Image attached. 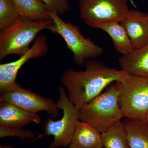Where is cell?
<instances>
[{"mask_svg": "<svg viewBox=\"0 0 148 148\" xmlns=\"http://www.w3.org/2000/svg\"><path fill=\"white\" fill-rule=\"evenodd\" d=\"M101 134L103 148H130L121 121Z\"/></svg>", "mask_w": 148, "mask_h": 148, "instance_id": "17", "label": "cell"}, {"mask_svg": "<svg viewBox=\"0 0 148 148\" xmlns=\"http://www.w3.org/2000/svg\"><path fill=\"white\" fill-rule=\"evenodd\" d=\"M59 97L57 102L59 109L63 111V116L57 121L48 119L43 124L46 135H52L53 141L49 148L65 147L69 146L78 121L79 110L72 103L62 86L58 87Z\"/></svg>", "mask_w": 148, "mask_h": 148, "instance_id": "6", "label": "cell"}, {"mask_svg": "<svg viewBox=\"0 0 148 148\" xmlns=\"http://www.w3.org/2000/svg\"><path fill=\"white\" fill-rule=\"evenodd\" d=\"M0 148H14L10 145H1Z\"/></svg>", "mask_w": 148, "mask_h": 148, "instance_id": "21", "label": "cell"}, {"mask_svg": "<svg viewBox=\"0 0 148 148\" xmlns=\"http://www.w3.org/2000/svg\"><path fill=\"white\" fill-rule=\"evenodd\" d=\"M35 133L29 130L21 127H5L0 126V138L8 137H17L22 139L34 138Z\"/></svg>", "mask_w": 148, "mask_h": 148, "instance_id": "19", "label": "cell"}, {"mask_svg": "<svg viewBox=\"0 0 148 148\" xmlns=\"http://www.w3.org/2000/svg\"><path fill=\"white\" fill-rule=\"evenodd\" d=\"M116 84H111L104 92L79 110V120L86 123L101 133L121 121L125 117L119 103Z\"/></svg>", "mask_w": 148, "mask_h": 148, "instance_id": "2", "label": "cell"}, {"mask_svg": "<svg viewBox=\"0 0 148 148\" xmlns=\"http://www.w3.org/2000/svg\"><path fill=\"white\" fill-rule=\"evenodd\" d=\"M48 45L46 38L40 36L35 39L34 44L27 53L17 60L0 65L1 94L12 90L17 86V74L22 66L30 59L42 57L48 52Z\"/></svg>", "mask_w": 148, "mask_h": 148, "instance_id": "9", "label": "cell"}, {"mask_svg": "<svg viewBox=\"0 0 148 148\" xmlns=\"http://www.w3.org/2000/svg\"><path fill=\"white\" fill-rule=\"evenodd\" d=\"M115 83L119 90V103L124 117L146 120L148 112L147 79L129 74L124 80Z\"/></svg>", "mask_w": 148, "mask_h": 148, "instance_id": "5", "label": "cell"}, {"mask_svg": "<svg viewBox=\"0 0 148 148\" xmlns=\"http://www.w3.org/2000/svg\"><path fill=\"white\" fill-rule=\"evenodd\" d=\"M70 148H103L101 134L86 123L79 120Z\"/></svg>", "mask_w": 148, "mask_h": 148, "instance_id": "13", "label": "cell"}, {"mask_svg": "<svg viewBox=\"0 0 148 148\" xmlns=\"http://www.w3.org/2000/svg\"><path fill=\"white\" fill-rule=\"evenodd\" d=\"M118 61L122 70L130 75L148 77V43L121 56Z\"/></svg>", "mask_w": 148, "mask_h": 148, "instance_id": "12", "label": "cell"}, {"mask_svg": "<svg viewBox=\"0 0 148 148\" xmlns=\"http://www.w3.org/2000/svg\"><path fill=\"white\" fill-rule=\"evenodd\" d=\"M19 16L33 21L51 20L49 10L40 0H13Z\"/></svg>", "mask_w": 148, "mask_h": 148, "instance_id": "16", "label": "cell"}, {"mask_svg": "<svg viewBox=\"0 0 148 148\" xmlns=\"http://www.w3.org/2000/svg\"><path fill=\"white\" fill-rule=\"evenodd\" d=\"M125 129L130 148H148V121L127 119Z\"/></svg>", "mask_w": 148, "mask_h": 148, "instance_id": "14", "label": "cell"}, {"mask_svg": "<svg viewBox=\"0 0 148 148\" xmlns=\"http://www.w3.org/2000/svg\"><path fill=\"white\" fill-rule=\"evenodd\" d=\"M48 13L54 23L51 32L63 38L73 53L75 64L81 66L103 54V48L84 36L78 26L64 21L55 12L48 10Z\"/></svg>", "mask_w": 148, "mask_h": 148, "instance_id": "4", "label": "cell"}, {"mask_svg": "<svg viewBox=\"0 0 148 148\" xmlns=\"http://www.w3.org/2000/svg\"><path fill=\"white\" fill-rule=\"evenodd\" d=\"M98 29L109 35L116 50L121 55L128 54L134 49L127 32L120 22H112L103 24Z\"/></svg>", "mask_w": 148, "mask_h": 148, "instance_id": "15", "label": "cell"}, {"mask_svg": "<svg viewBox=\"0 0 148 148\" xmlns=\"http://www.w3.org/2000/svg\"><path fill=\"white\" fill-rule=\"evenodd\" d=\"M146 78L147 79L148 81V77Z\"/></svg>", "mask_w": 148, "mask_h": 148, "instance_id": "23", "label": "cell"}, {"mask_svg": "<svg viewBox=\"0 0 148 148\" xmlns=\"http://www.w3.org/2000/svg\"><path fill=\"white\" fill-rule=\"evenodd\" d=\"M19 16L13 0H0L1 31L12 25Z\"/></svg>", "mask_w": 148, "mask_h": 148, "instance_id": "18", "label": "cell"}, {"mask_svg": "<svg viewBox=\"0 0 148 148\" xmlns=\"http://www.w3.org/2000/svg\"><path fill=\"white\" fill-rule=\"evenodd\" d=\"M146 120H147V121H148V112L147 114V116H146Z\"/></svg>", "mask_w": 148, "mask_h": 148, "instance_id": "22", "label": "cell"}, {"mask_svg": "<svg viewBox=\"0 0 148 148\" xmlns=\"http://www.w3.org/2000/svg\"><path fill=\"white\" fill-rule=\"evenodd\" d=\"M0 101L11 103L32 112L45 111L53 118L58 116L60 110L57 103L52 99L44 98L18 84L13 90L1 94Z\"/></svg>", "mask_w": 148, "mask_h": 148, "instance_id": "8", "label": "cell"}, {"mask_svg": "<svg viewBox=\"0 0 148 148\" xmlns=\"http://www.w3.org/2000/svg\"><path fill=\"white\" fill-rule=\"evenodd\" d=\"M53 24L52 20L33 21L19 16L12 25L1 31L0 60L11 54L21 56L27 53L38 34L45 29L51 31Z\"/></svg>", "mask_w": 148, "mask_h": 148, "instance_id": "3", "label": "cell"}, {"mask_svg": "<svg viewBox=\"0 0 148 148\" xmlns=\"http://www.w3.org/2000/svg\"><path fill=\"white\" fill-rule=\"evenodd\" d=\"M79 6L82 21L95 29L107 23L121 22L130 10L127 0H79Z\"/></svg>", "mask_w": 148, "mask_h": 148, "instance_id": "7", "label": "cell"}, {"mask_svg": "<svg viewBox=\"0 0 148 148\" xmlns=\"http://www.w3.org/2000/svg\"><path fill=\"white\" fill-rule=\"evenodd\" d=\"M84 65V71L67 69L61 76L69 99L78 110L101 94L107 86L124 80L129 75L122 69L110 68L93 59L86 61Z\"/></svg>", "mask_w": 148, "mask_h": 148, "instance_id": "1", "label": "cell"}, {"mask_svg": "<svg viewBox=\"0 0 148 148\" xmlns=\"http://www.w3.org/2000/svg\"><path fill=\"white\" fill-rule=\"evenodd\" d=\"M127 32L134 49L148 43V15L131 10L120 22Z\"/></svg>", "mask_w": 148, "mask_h": 148, "instance_id": "10", "label": "cell"}, {"mask_svg": "<svg viewBox=\"0 0 148 148\" xmlns=\"http://www.w3.org/2000/svg\"><path fill=\"white\" fill-rule=\"evenodd\" d=\"M50 11L55 12L59 16L69 10L70 0H40Z\"/></svg>", "mask_w": 148, "mask_h": 148, "instance_id": "20", "label": "cell"}, {"mask_svg": "<svg viewBox=\"0 0 148 148\" xmlns=\"http://www.w3.org/2000/svg\"><path fill=\"white\" fill-rule=\"evenodd\" d=\"M41 121L37 113L25 110L11 103L0 101V126L22 127L30 123L39 124Z\"/></svg>", "mask_w": 148, "mask_h": 148, "instance_id": "11", "label": "cell"}]
</instances>
